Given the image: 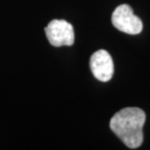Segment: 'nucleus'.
Returning a JSON list of instances; mask_svg holds the SVG:
<instances>
[{"label": "nucleus", "mask_w": 150, "mask_h": 150, "mask_svg": "<svg viewBox=\"0 0 150 150\" xmlns=\"http://www.w3.org/2000/svg\"><path fill=\"white\" fill-rule=\"evenodd\" d=\"M145 112L139 107H126L113 115L109 122L111 131L129 148H139L143 142L142 128Z\"/></svg>", "instance_id": "obj_1"}, {"label": "nucleus", "mask_w": 150, "mask_h": 150, "mask_svg": "<svg viewBox=\"0 0 150 150\" xmlns=\"http://www.w3.org/2000/svg\"><path fill=\"white\" fill-rule=\"evenodd\" d=\"M111 22L118 30L132 35L140 33L143 28L142 20L134 14L133 9L128 4H122L114 10Z\"/></svg>", "instance_id": "obj_2"}, {"label": "nucleus", "mask_w": 150, "mask_h": 150, "mask_svg": "<svg viewBox=\"0 0 150 150\" xmlns=\"http://www.w3.org/2000/svg\"><path fill=\"white\" fill-rule=\"evenodd\" d=\"M50 44L55 47L71 46L74 43V30L71 23L64 20H53L45 28Z\"/></svg>", "instance_id": "obj_3"}, {"label": "nucleus", "mask_w": 150, "mask_h": 150, "mask_svg": "<svg viewBox=\"0 0 150 150\" xmlns=\"http://www.w3.org/2000/svg\"><path fill=\"white\" fill-rule=\"evenodd\" d=\"M90 67L93 75L101 82H107L113 76V61L105 50H98L93 54L90 59Z\"/></svg>", "instance_id": "obj_4"}]
</instances>
